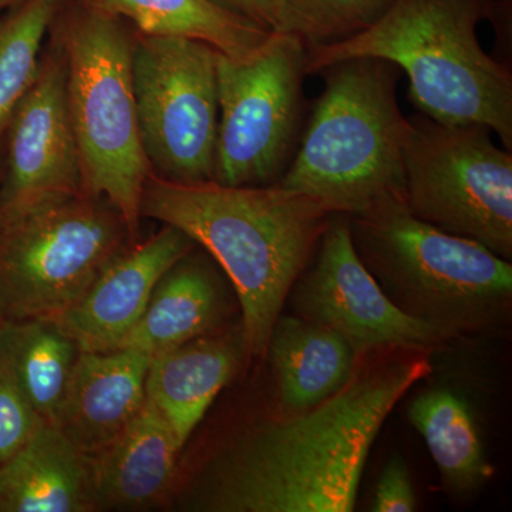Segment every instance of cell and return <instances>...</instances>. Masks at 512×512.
Wrapping results in <instances>:
<instances>
[{"instance_id":"cell-17","label":"cell","mask_w":512,"mask_h":512,"mask_svg":"<svg viewBox=\"0 0 512 512\" xmlns=\"http://www.w3.org/2000/svg\"><path fill=\"white\" fill-rule=\"evenodd\" d=\"M96 508L90 458L53 424H43L0 466V512H87Z\"/></svg>"},{"instance_id":"cell-26","label":"cell","mask_w":512,"mask_h":512,"mask_svg":"<svg viewBox=\"0 0 512 512\" xmlns=\"http://www.w3.org/2000/svg\"><path fill=\"white\" fill-rule=\"evenodd\" d=\"M414 510H416V495H414L409 470L402 458L394 457L384 467L377 483L372 511L412 512Z\"/></svg>"},{"instance_id":"cell-8","label":"cell","mask_w":512,"mask_h":512,"mask_svg":"<svg viewBox=\"0 0 512 512\" xmlns=\"http://www.w3.org/2000/svg\"><path fill=\"white\" fill-rule=\"evenodd\" d=\"M407 210L420 221L512 258V153L478 124L409 119Z\"/></svg>"},{"instance_id":"cell-30","label":"cell","mask_w":512,"mask_h":512,"mask_svg":"<svg viewBox=\"0 0 512 512\" xmlns=\"http://www.w3.org/2000/svg\"><path fill=\"white\" fill-rule=\"evenodd\" d=\"M3 316H2V313H0V329H2V325H3Z\"/></svg>"},{"instance_id":"cell-29","label":"cell","mask_w":512,"mask_h":512,"mask_svg":"<svg viewBox=\"0 0 512 512\" xmlns=\"http://www.w3.org/2000/svg\"><path fill=\"white\" fill-rule=\"evenodd\" d=\"M0 185H2V158H0ZM0 221H2V201H0Z\"/></svg>"},{"instance_id":"cell-22","label":"cell","mask_w":512,"mask_h":512,"mask_svg":"<svg viewBox=\"0 0 512 512\" xmlns=\"http://www.w3.org/2000/svg\"><path fill=\"white\" fill-rule=\"evenodd\" d=\"M409 419L426 441L444 483L468 491L493 474L467 404L448 390H429L413 400Z\"/></svg>"},{"instance_id":"cell-15","label":"cell","mask_w":512,"mask_h":512,"mask_svg":"<svg viewBox=\"0 0 512 512\" xmlns=\"http://www.w3.org/2000/svg\"><path fill=\"white\" fill-rule=\"evenodd\" d=\"M244 352L247 346L239 328L224 335L207 333L151 356L146 399L181 447L237 372Z\"/></svg>"},{"instance_id":"cell-19","label":"cell","mask_w":512,"mask_h":512,"mask_svg":"<svg viewBox=\"0 0 512 512\" xmlns=\"http://www.w3.org/2000/svg\"><path fill=\"white\" fill-rule=\"evenodd\" d=\"M225 306L218 272L194 247L161 276L146 311L121 348L153 356L207 335L220 325Z\"/></svg>"},{"instance_id":"cell-16","label":"cell","mask_w":512,"mask_h":512,"mask_svg":"<svg viewBox=\"0 0 512 512\" xmlns=\"http://www.w3.org/2000/svg\"><path fill=\"white\" fill-rule=\"evenodd\" d=\"M183 447L153 404L90 457L97 507L140 508L160 500L174 480Z\"/></svg>"},{"instance_id":"cell-6","label":"cell","mask_w":512,"mask_h":512,"mask_svg":"<svg viewBox=\"0 0 512 512\" xmlns=\"http://www.w3.org/2000/svg\"><path fill=\"white\" fill-rule=\"evenodd\" d=\"M56 33L67 63V104L86 194L123 215L138 241L141 197L151 175L138 130L133 87L134 40L123 19L79 0Z\"/></svg>"},{"instance_id":"cell-9","label":"cell","mask_w":512,"mask_h":512,"mask_svg":"<svg viewBox=\"0 0 512 512\" xmlns=\"http://www.w3.org/2000/svg\"><path fill=\"white\" fill-rule=\"evenodd\" d=\"M305 63V45L284 33H272L247 59L218 52L215 183L254 187L281 180L306 123Z\"/></svg>"},{"instance_id":"cell-1","label":"cell","mask_w":512,"mask_h":512,"mask_svg":"<svg viewBox=\"0 0 512 512\" xmlns=\"http://www.w3.org/2000/svg\"><path fill=\"white\" fill-rule=\"evenodd\" d=\"M431 373L427 350L355 370L326 402L266 420L222 448L192 487L188 507L211 512H349L377 434L396 404Z\"/></svg>"},{"instance_id":"cell-5","label":"cell","mask_w":512,"mask_h":512,"mask_svg":"<svg viewBox=\"0 0 512 512\" xmlns=\"http://www.w3.org/2000/svg\"><path fill=\"white\" fill-rule=\"evenodd\" d=\"M353 247L382 291L447 339L507 322L512 266L471 239L420 221L407 207L349 217Z\"/></svg>"},{"instance_id":"cell-27","label":"cell","mask_w":512,"mask_h":512,"mask_svg":"<svg viewBox=\"0 0 512 512\" xmlns=\"http://www.w3.org/2000/svg\"><path fill=\"white\" fill-rule=\"evenodd\" d=\"M211 2L258 23L269 32L275 33L278 30V0H211Z\"/></svg>"},{"instance_id":"cell-2","label":"cell","mask_w":512,"mask_h":512,"mask_svg":"<svg viewBox=\"0 0 512 512\" xmlns=\"http://www.w3.org/2000/svg\"><path fill=\"white\" fill-rule=\"evenodd\" d=\"M335 212L278 184H177L151 174L141 217L181 229L228 276L242 311L247 352L264 356L296 279Z\"/></svg>"},{"instance_id":"cell-28","label":"cell","mask_w":512,"mask_h":512,"mask_svg":"<svg viewBox=\"0 0 512 512\" xmlns=\"http://www.w3.org/2000/svg\"><path fill=\"white\" fill-rule=\"evenodd\" d=\"M18 2L19 0H0V15Z\"/></svg>"},{"instance_id":"cell-25","label":"cell","mask_w":512,"mask_h":512,"mask_svg":"<svg viewBox=\"0 0 512 512\" xmlns=\"http://www.w3.org/2000/svg\"><path fill=\"white\" fill-rule=\"evenodd\" d=\"M45 423L0 360V466L18 453Z\"/></svg>"},{"instance_id":"cell-10","label":"cell","mask_w":512,"mask_h":512,"mask_svg":"<svg viewBox=\"0 0 512 512\" xmlns=\"http://www.w3.org/2000/svg\"><path fill=\"white\" fill-rule=\"evenodd\" d=\"M218 50L187 37L134 40L133 87L151 174L177 184L214 181Z\"/></svg>"},{"instance_id":"cell-12","label":"cell","mask_w":512,"mask_h":512,"mask_svg":"<svg viewBox=\"0 0 512 512\" xmlns=\"http://www.w3.org/2000/svg\"><path fill=\"white\" fill-rule=\"evenodd\" d=\"M66 82V55L55 30L42 52L36 82L3 134L2 218L84 192Z\"/></svg>"},{"instance_id":"cell-11","label":"cell","mask_w":512,"mask_h":512,"mask_svg":"<svg viewBox=\"0 0 512 512\" xmlns=\"http://www.w3.org/2000/svg\"><path fill=\"white\" fill-rule=\"evenodd\" d=\"M292 288L296 315L338 332L356 353L373 349L429 350L446 336L400 311L357 256L349 215L335 214Z\"/></svg>"},{"instance_id":"cell-14","label":"cell","mask_w":512,"mask_h":512,"mask_svg":"<svg viewBox=\"0 0 512 512\" xmlns=\"http://www.w3.org/2000/svg\"><path fill=\"white\" fill-rule=\"evenodd\" d=\"M150 360L130 348L80 350L53 426L84 456H96L143 409Z\"/></svg>"},{"instance_id":"cell-4","label":"cell","mask_w":512,"mask_h":512,"mask_svg":"<svg viewBox=\"0 0 512 512\" xmlns=\"http://www.w3.org/2000/svg\"><path fill=\"white\" fill-rule=\"evenodd\" d=\"M399 70L376 57L320 70L325 89L276 184L349 217L407 207L403 150L409 119L397 101Z\"/></svg>"},{"instance_id":"cell-3","label":"cell","mask_w":512,"mask_h":512,"mask_svg":"<svg viewBox=\"0 0 512 512\" xmlns=\"http://www.w3.org/2000/svg\"><path fill=\"white\" fill-rule=\"evenodd\" d=\"M495 0H394L372 28L306 50V74L355 57L387 60L409 76L414 106L443 124H478L512 151V76L488 56L477 28Z\"/></svg>"},{"instance_id":"cell-24","label":"cell","mask_w":512,"mask_h":512,"mask_svg":"<svg viewBox=\"0 0 512 512\" xmlns=\"http://www.w3.org/2000/svg\"><path fill=\"white\" fill-rule=\"evenodd\" d=\"M394 0H278L275 33L298 37L306 50L333 45L372 28Z\"/></svg>"},{"instance_id":"cell-7","label":"cell","mask_w":512,"mask_h":512,"mask_svg":"<svg viewBox=\"0 0 512 512\" xmlns=\"http://www.w3.org/2000/svg\"><path fill=\"white\" fill-rule=\"evenodd\" d=\"M137 242L110 201L86 192L2 218L3 319L56 318Z\"/></svg>"},{"instance_id":"cell-20","label":"cell","mask_w":512,"mask_h":512,"mask_svg":"<svg viewBox=\"0 0 512 512\" xmlns=\"http://www.w3.org/2000/svg\"><path fill=\"white\" fill-rule=\"evenodd\" d=\"M120 19H128L146 36L200 40L231 59H247L272 32L211 0H83Z\"/></svg>"},{"instance_id":"cell-13","label":"cell","mask_w":512,"mask_h":512,"mask_svg":"<svg viewBox=\"0 0 512 512\" xmlns=\"http://www.w3.org/2000/svg\"><path fill=\"white\" fill-rule=\"evenodd\" d=\"M195 245L181 229L165 225L114 259L73 305L53 319L80 350L120 349L146 311L161 276Z\"/></svg>"},{"instance_id":"cell-18","label":"cell","mask_w":512,"mask_h":512,"mask_svg":"<svg viewBox=\"0 0 512 512\" xmlns=\"http://www.w3.org/2000/svg\"><path fill=\"white\" fill-rule=\"evenodd\" d=\"M266 353L284 416L308 412L339 392L355 373L357 353L328 326L301 316H279Z\"/></svg>"},{"instance_id":"cell-21","label":"cell","mask_w":512,"mask_h":512,"mask_svg":"<svg viewBox=\"0 0 512 512\" xmlns=\"http://www.w3.org/2000/svg\"><path fill=\"white\" fill-rule=\"evenodd\" d=\"M79 353L53 318L3 320L0 360L46 423H56Z\"/></svg>"},{"instance_id":"cell-23","label":"cell","mask_w":512,"mask_h":512,"mask_svg":"<svg viewBox=\"0 0 512 512\" xmlns=\"http://www.w3.org/2000/svg\"><path fill=\"white\" fill-rule=\"evenodd\" d=\"M63 0H19L0 15V140L10 117L32 89L42 62L43 42Z\"/></svg>"}]
</instances>
